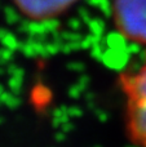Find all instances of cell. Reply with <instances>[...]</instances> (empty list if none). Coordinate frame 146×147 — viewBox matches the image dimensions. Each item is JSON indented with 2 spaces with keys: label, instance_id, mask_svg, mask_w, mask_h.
<instances>
[{
  "label": "cell",
  "instance_id": "obj_3",
  "mask_svg": "<svg viewBox=\"0 0 146 147\" xmlns=\"http://www.w3.org/2000/svg\"><path fill=\"white\" fill-rule=\"evenodd\" d=\"M25 16L34 20H48L66 12L76 0H13Z\"/></svg>",
  "mask_w": 146,
  "mask_h": 147
},
{
  "label": "cell",
  "instance_id": "obj_2",
  "mask_svg": "<svg viewBox=\"0 0 146 147\" xmlns=\"http://www.w3.org/2000/svg\"><path fill=\"white\" fill-rule=\"evenodd\" d=\"M113 17L122 35L146 45V0H114Z\"/></svg>",
  "mask_w": 146,
  "mask_h": 147
},
{
  "label": "cell",
  "instance_id": "obj_1",
  "mask_svg": "<svg viewBox=\"0 0 146 147\" xmlns=\"http://www.w3.org/2000/svg\"><path fill=\"white\" fill-rule=\"evenodd\" d=\"M119 88L126 98L127 137L146 146V58L119 76Z\"/></svg>",
  "mask_w": 146,
  "mask_h": 147
}]
</instances>
